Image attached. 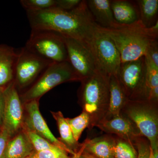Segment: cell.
<instances>
[{
  "instance_id": "cell-25",
  "label": "cell",
  "mask_w": 158,
  "mask_h": 158,
  "mask_svg": "<svg viewBox=\"0 0 158 158\" xmlns=\"http://www.w3.org/2000/svg\"><path fill=\"white\" fill-rule=\"evenodd\" d=\"M20 3L27 11H39L56 8V0H21Z\"/></svg>"
},
{
  "instance_id": "cell-11",
  "label": "cell",
  "mask_w": 158,
  "mask_h": 158,
  "mask_svg": "<svg viewBox=\"0 0 158 158\" xmlns=\"http://www.w3.org/2000/svg\"><path fill=\"white\" fill-rule=\"evenodd\" d=\"M5 106L3 129L10 138L22 130L23 125V107L14 81L4 89Z\"/></svg>"
},
{
  "instance_id": "cell-35",
  "label": "cell",
  "mask_w": 158,
  "mask_h": 158,
  "mask_svg": "<svg viewBox=\"0 0 158 158\" xmlns=\"http://www.w3.org/2000/svg\"><path fill=\"white\" fill-rule=\"evenodd\" d=\"M154 158V157L153 155V152L152 149L150 147V155L149 156V158Z\"/></svg>"
},
{
  "instance_id": "cell-31",
  "label": "cell",
  "mask_w": 158,
  "mask_h": 158,
  "mask_svg": "<svg viewBox=\"0 0 158 158\" xmlns=\"http://www.w3.org/2000/svg\"><path fill=\"white\" fill-rule=\"evenodd\" d=\"M10 138L5 130L0 131V158H5L6 146Z\"/></svg>"
},
{
  "instance_id": "cell-21",
  "label": "cell",
  "mask_w": 158,
  "mask_h": 158,
  "mask_svg": "<svg viewBox=\"0 0 158 158\" xmlns=\"http://www.w3.org/2000/svg\"><path fill=\"white\" fill-rule=\"evenodd\" d=\"M51 113L56 121L61 137L60 141L69 149L76 153L80 149L82 144H80L74 138L70 127L63 114L60 111L51 112Z\"/></svg>"
},
{
  "instance_id": "cell-33",
  "label": "cell",
  "mask_w": 158,
  "mask_h": 158,
  "mask_svg": "<svg viewBox=\"0 0 158 158\" xmlns=\"http://www.w3.org/2000/svg\"><path fill=\"white\" fill-rule=\"evenodd\" d=\"M85 142H83L80 148V149L73 156V157L72 158H80L81 155L82 153L84 152L85 149Z\"/></svg>"
},
{
  "instance_id": "cell-4",
  "label": "cell",
  "mask_w": 158,
  "mask_h": 158,
  "mask_svg": "<svg viewBox=\"0 0 158 158\" xmlns=\"http://www.w3.org/2000/svg\"><path fill=\"white\" fill-rule=\"evenodd\" d=\"M121 113L132 120L148 140L153 154H158V103L147 99L128 100Z\"/></svg>"
},
{
  "instance_id": "cell-28",
  "label": "cell",
  "mask_w": 158,
  "mask_h": 158,
  "mask_svg": "<svg viewBox=\"0 0 158 158\" xmlns=\"http://www.w3.org/2000/svg\"><path fill=\"white\" fill-rule=\"evenodd\" d=\"M138 158H148L150 152V144L147 138L142 136L137 140L135 144Z\"/></svg>"
},
{
  "instance_id": "cell-12",
  "label": "cell",
  "mask_w": 158,
  "mask_h": 158,
  "mask_svg": "<svg viewBox=\"0 0 158 158\" xmlns=\"http://www.w3.org/2000/svg\"><path fill=\"white\" fill-rule=\"evenodd\" d=\"M38 100L26 102L24 107L27 113L23 129L29 130L50 142L57 147L74 156L76 153L53 135L40 111Z\"/></svg>"
},
{
  "instance_id": "cell-15",
  "label": "cell",
  "mask_w": 158,
  "mask_h": 158,
  "mask_svg": "<svg viewBox=\"0 0 158 158\" xmlns=\"http://www.w3.org/2000/svg\"><path fill=\"white\" fill-rule=\"evenodd\" d=\"M87 6L94 22L104 28H116L120 25L114 18L110 0H88Z\"/></svg>"
},
{
  "instance_id": "cell-2",
  "label": "cell",
  "mask_w": 158,
  "mask_h": 158,
  "mask_svg": "<svg viewBox=\"0 0 158 158\" xmlns=\"http://www.w3.org/2000/svg\"><path fill=\"white\" fill-rule=\"evenodd\" d=\"M110 77L97 70L81 81L79 101L83 112L90 118L89 130L96 127L106 116L110 102Z\"/></svg>"
},
{
  "instance_id": "cell-9",
  "label": "cell",
  "mask_w": 158,
  "mask_h": 158,
  "mask_svg": "<svg viewBox=\"0 0 158 158\" xmlns=\"http://www.w3.org/2000/svg\"><path fill=\"white\" fill-rule=\"evenodd\" d=\"M52 62L28 50L25 47L18 53L14 82L17 90L29 86Z\"/></svg>"
},
{
  "instance_id": "cell-22",
  "label": "cell",
  "mask_w": 158,
  "mask_h": 158,
  "mask_svg": "<svg viewBox=\"0 0 158 158\" xmlns=\"http://www.w3.org/2000/svg\"><path fill=\"white\" fill-rule=\"evenodd\" d=\"M136 3L141 23L145 28L150 27L158 21V0H139Z\"/></svg>"
},
{
  "instance_id": "cell-29",
  "label": "cell",
  "mask_w": 158,
  "mask_h": 158,
  "mask_svg": "<svg viewBox=\"0 0 158 158\" xmlns=\"http://www.w3.org/2000/svg\"><path fill=\"white\" fill-rule=\"evenodd\" d=\"M81 0H56V8L65 11H71L81 2Z\"/></svg>"
},
{
  "instance_id": "cell-30",
  "label": "cell",
  "mask_w": 158,
  "mask_h": 158,
  "mask_svg": "<svg viewBox=\"0 0 158 158\" xmlns=\"http://www.w3.org/2000/svg\"><path fill=\"white\" fill-rule=\"evenodd\" d=\"M144 56L149 58L156 66L158 67V43L157 39L151 43L148 48L146 55Z\"/></svg>"
},
{
  "instance_id": "cell-36",
  "label": "cell",
  "mask_w": 158,
  "mask_h": 158,
  "mask_svg": "<svg viewBox=\"0 0 158 158\" xmlns=\"http://www.w3.org/2000/svg\"><path fill=\"white\" fill-rule=\"evenodd\" d=\"M30 158V156L28 157H27V158Z\"/></svg>"
},
{
  "instance_id": "cell-1",
  "label": "cell",
  "mask_w": 158,
  "mask_h": 158,
  "mask_svg": "<svg viewBox=\"0 0 158 158\" xmlns=\"http://www.w3.org/2000/svg\"><path fill=\"white\" fill-rule=\"evenodd\" d=\"M32 30H48L64 37L84 42L90 36L97 24L87 6L82 1L71 11L57 8L39 11H27Z\"/></svg>"
},
{
  "instance_id": "cell-7",
  "label": "cell",
  "mask_w": 158,
  "mask_h": 158,
  "mask_svg": "<svg viewBox=\"0 0 158 158\" xmlns=\"http://www.w3.org/2000/svg\"><path fill=\"white\" fill-rule=\"evenodd\" d=\"M25 47L41 58L51 62L68 61L64 37L48 30H32Z\"/></svg>"
},
{
  "instance_id": "cell-26",
  "label": "cell",
  "mask_w": 158,
  "mask_h": 158,
  "mask_svg": "<svg viewBox=\"0 0 158 158\" xmlns=\"http://www.w3.org/2000/svg\"><path fill=\"white\" fill-rule=\"evenodd\" d=\"M22 129L27 134L34 147V151L39 152L46 150L54 149L58 148L36 133L25 129Z\"/></svg>"
},
{
  "instance_id": "cell-19",
  "label": "cell",
  "mask_w": 158,
  "mask_h": 158,
  "mask_svg": "<svg viewBox=\"0 0 158 158\" xmlns=\"http://www.w3.org/2000/svg\"><path fill=\"white\" fill-rule=\"evenodd\" d=\"M128 100L116 77L114 76L110 77L109 109L104 119H109L120 115Z\"/></svg>"
},
{
  "instance_id": "cell-3",
  "label": "cell",
  "mask_w": 158,
  "mask_h": 158,
  "mask_svg": "<svg viewBox=\"0 0 158 158\" xmlns=\"http://www.w3.org/2000/svg\"><path fill=\"white\" fill-rule=\"evenodd\" d=\"M100 27L114 42L120 55L121 63L144 56L151 43L157 39L140 20L129 25H120L116 28Z\"/></svg>"
},
{
  "instance_id": "cell-16",
  "label": "cell",
  "mask_w": 158,
  "mask_h": 158,
  "mask_svg": "<svg viewBox=\"0 0 158 158\" xmlns=\"http://www.w3.org/2000/svg\"><path fill=\"white\" fill-rule=\"evenodd\" d=\"M84 152L96 158H115L116 139L113 135L106 134L85 141Z\"/></svg>"
},
{
  "instance_id": "cell-10",
  "label": "cell",
  "mask_w": 158,
  "mask_h": 158,
  "mask_svg": "<svg viewBox=\"0 0 158 158\" xmlns=\"http://www.w3.org/2000/svg\"><path fill=\"white\" fill-rule=\"evenodd\" d=\"M68 62L81 81L97 70L94 58L86 44L78 40L64 37Z\"/></svg>"
},
{
  "instance_id": "cell-5",
  "label": "cell",
  "mask_w": 158,
  "mask_h": 158,
  "mask_svg": "<svg viewBox=\"0 0 158 158\" xmlns=\"http://www.w3.org/2000/svg\"><path fill=\"white\" fill-rule=\"evenodd\" d=\"M94 58L97 70L116 77L121 64L120 55L112 40L97 24L84 42Z\"/></svg>"
},
{
  "instance_id": "cell-18",
  "label": "cell",
  "mask_w": 158,
  "mask_h": 158,
  "mask_svg": "<svg viewBox=\"0 0 158 158\" xmlns=\"http://www.w3.org/2000/svg\"><path fill=\"white\" fill-rule=\"evenodd\" d=\"M34 151L27 134L22 129L9 139L5 158H26L30 156Z\"/></svg>"
},
{
  "instance_id": "cell-13",
  "label": "cell",
  "mask_w": 158,
  "mask_h": 158,
  "mask_svg": "<svg viewBox=\"0 0 158 158\" xmlns=\"http://www.w3.org/2000/svg\"><path fill=\"white\" fill-rule=\"evenodd\" d=\"M96 127L107 134L115 135L134 146L137 140L143 136L135 123L122 113L118 116L102 120Z\"/></svg>"
},
{
  "instance_id": "cell-23",
  "label": "cell",
  "mask_w": 158,
  "mask_h": 158,
  "mask_svg": "<svg viewBox=\"0 0 158 158\" xmlns=\"http://www.w3.org/2000/svg\"><path fill=\"white\" fill-rule=\"evenodd\" d=\"M71 130L74 138L76 141H78L80 137L84 130L88 128L90 124V119L88 114L84 112L78 116L73 118H65Z\"/></svg>"
},
{
  "instance_id": "cell-6",
  "label": "cell",
  "mask_w": 158,
  "mask_h": 158,
  "mask_svg": "<svg viewBox=\"0 0 158 158\" xmlns=\"http://www.w3.org/2000/svg\"><path fill=\"white\" fill-rule=\"evenodd\" d=\"M77 81H79L78 78L68 61L52 63L22 95V98L25 102L38 100L57 85Z\"/></svg>"
},
{
  "instance_id": "cell-37",
  "label": "cell",
  "mask_w": 158,
  "mask_h": 158,
  "mask_svg": "<svg viewBox=\"0 0 158 158\" xmlns=\"http://www.w3.org/2000/svg\"><path fill=\"white\" fill-rule=\"evenodd\" d=\"M80 158H81V157H80Z\"/></svg>"
},
{
  "instance_id": "cell-38",
  "label": "cell",
  "mask_w": 158,
  "mask_h": 158,
  "mask_svg": "<svg viewBox=\"0 0 158 158\" xmlns=\"http://www.w3.org/2000/svg\"><path fill=\"white\" fill-rule=\"evenodd\" d=\"M1 130H0V131H1Z\"/></svg>"
},
{
  "instance_id": "cell-27",
  "label": "cell",
  "mask_w": 158,
  "mask_h": 158,
  "mask_svg": "<svg viewBox=\"0 0 158 158\" xmlns=\"http://www.w3.org/2000/svg\"><path fill=\"white\" fill-rule=\"evenodd\" d=\"M68 153L59 148L56 149L46 150L41 151H34L30 158H72Z\"/></svg>"
},
{
  "instance_id": "cell-34",
  "label": "cell",
  "mask_w": 158,
  "mask_h": 158,
  "mask_svg": "<svg viewBox=\"0 0 158 158\" xmlns=\"http://www.w3.org/2000/svg\"><path fill=\"white\" fill-rule=\"evenodd\" d=\"M81 158H96L94 157L93 156H91V155L89 154L88 153L83 152L82 153L81 155Z\"/></svg>"
},
{
  "instance_id": "cell-20",
  "label": "cell",
  "mask_w": 158,
  "mask_h": 158,
  "mask_svg": "<svg viewBox=\"0 0 158 158\" xmlns=\"http://www.w3.org/2000/svg\"><path fill=\"white\" fill-rule=\"evenodd\" d=\"M144 57L146 67L145 98L158 103V67L149 58Z\"/></svg>"
},
{
  "instance_id": "cell-17",
  "label": "cell",
  "mask_w": 158,
  "mask_h": 158,
  "mask_svg": "<svg viewBox=\"0 0 158 158\" xmlns=\"http://www.w3.org/2000/svg\"><path fill=\"white\" fill-rule=\"evenodd\" d=\"M111 7L114 19L119 24L129 25L140 20L139 10L136 2L111 1Z\"/></svg>"
},
{
  "instance_id": "cell-32",
  "label": "cell",
  "mask_w": 158,
  "mask_h": 158,
  "mask_svg": "<svg viewBox=\"0 0 158 158\" xmlns=\"http://www.w3.org/2000/svg\"><path fill=\"white\" fill-rule=\"evenodd\" d=\"M5 106L4 89L0 88V130L2 129L3 128Z\"/></svg>"
},
{
  "instance_id": "cell-24",
  "label": "cell",
  "mask_w": 158,
  "mask_h": 158,
  "mask_svg": "<svg viewBox=\"0 0 158 158\" xmlns=\"http://www.w3.org/2000/svg\"><path fill=\"white\" fill-rule=\"evenodd\" d=\"M115 139V158H138V152L134 145L117 136Z\"/></svg>"
},
{
  "instance_id": "cell-14",
  "label": "cell",
  "mask_w": 158,
  "mask_h": 158,
  "mask_svg": "<svg viewBox=\"0 0 158 158\" xmlns=\"http://www.w3.org/2000/svg\"><path fill=\"white\" fill-rule=\"evenodd\" d=\"M18 56L13 48L0 44V88L5 89L14 81Z\"/></svg>"
},
{
  "instance_id": "cell-8",
  "label": "cell",
  "mask_w": 158,
  "mask_h": 158,
  "mask_svg": "<svg viewBox=\"0 0 158 158\" xmlns=\"http://www.w3.org/2000/svg\"><path fill=\"white\" fill-rule=\"evenodd\" d=\"M146 73L144 56L121 63L116 77L129 100L146 99Z\"/></svg>"
}]
</instances>
